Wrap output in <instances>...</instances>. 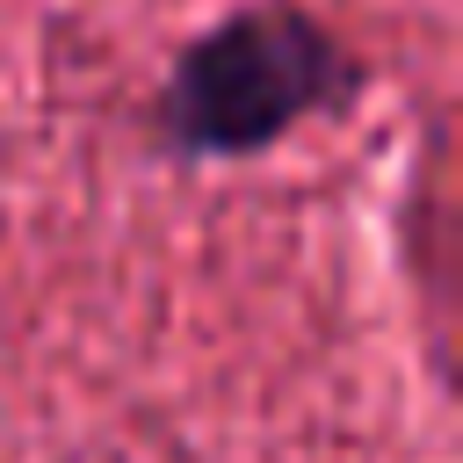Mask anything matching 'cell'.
<instances>
[{"instance_id": "cell-1", "label": "cell", "mask_w": 463, "mask_h": 463, "mask_svg": "<svg viewBox=\"0 0 463 463\" xmlns=\"http://www.w3.org/2000/svg\"><path fill=\"white\" fill-rule=\"evenodd\" d=\"M362 94V58L297 0H253L217 14L174 51L152 94V145L166 159H260L311 116Z\"/></svg>"}]
</instances>
